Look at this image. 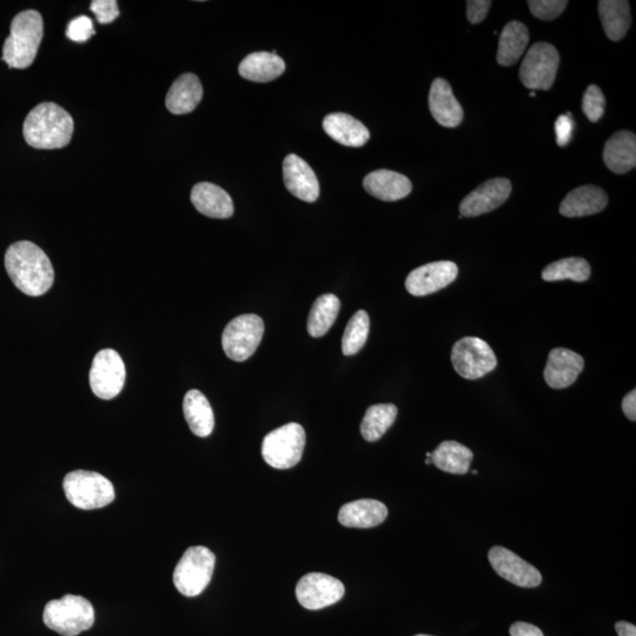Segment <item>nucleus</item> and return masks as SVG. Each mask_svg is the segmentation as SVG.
I'll return each mask as SVG.
<instances>
[{
  "instance_id": "17",
  "label": "nucleus",
  "mask_w": 636,
  "mask_h": 636,
  "mask_svg": "<svg viewBox=\"0 0 636 636\" xmlns=\"http://www.w3.org/2000/svg\"><path fill=\"white\" fill-rule=\"evenodd\" d=\"M585 368L582 356L566 348H555L549 353L545 368V381L553 389H565L578 380Z\"/></svg>"
},
{
  "instance_id": "28",
  "label": "nucleus",
  "mask_w": 636,
  "mask_h": 636,
  "mask_svg": "<svg viewBox=\"0 0 636 636\" xmlns=\"http://www.w3.org/2000/svg\"><path fill=\"white\" fill-rule=\"evenodd\" d=\"M599 16L602 28L613 42L621 41L631 28V6L626 0H601Z\"/></svg>"
},
{
  "instance_id": "31",
  "label": "nucleus",
  "mask_w": 636,
  "mask_h": 636,
  "mask_svg": "<svg viewBox=\"0 0 636 636\" xmlns=\"http://www.w3.org/2000/svg\"><path fill=\"white\" fill-rule=\"evenodd\" d=\"M341 302L333 294L322 295L317 298L311 308L308 318V333L311 337H322L334 326L339 316Z\"/></svg>"
},
{
  "instance_id": "26",
  "label": "nucleus",
  "mask_w": 636,
  "mask_h": 636,
  "mask_svg": "<svg viewBox=\"0 0 636 636\" xmlns=\"http://www.w3.org/2000/svg\"><path fill=\"white\" fill-rule=\"evenodd\" d=\"M286 63L273 52H254L245 57L238 68L241 77L255 83H269L282 76Z\"/></svg>"
},
{
  "instance_id": "19",
  "label": "nucleus",
  "mask_w": 636,
  "mask_h": 636,
  "mask_svg": "<svg viewBox=\"0 0 636 636\" xmlns=\"http://www.w3.org/2000/svg\"><path fill=\"white\" fill-rule=\"evenodd\" d=\"M363 187L369 195L384 202L400 201L413 190L408 177L390 170L370 172L363 180Z\"/></svg>"
},
{
  "instance_id": "33",
  "label": "nucleus",
  "mask_w": 636,
  "mask_h": 636,
  "mask_svg": "<svg viewBox=\"0 0 636 636\" xmlns=\"http://www.w3.org/2000/svg\"><path fill=\"white\" fill-rule=\"evenodd\" d=\"M591 276V265L580 257L563 258L543 269L542 278L546 282L571 280L586 282Z\"/></svg>"
},
{
  "instance_id": "4",
  "label": "nucleus",
  "mask_w": 636,
  "mask_h": 636,
  "mask_svg": "<svg viewBox=\"0 0 636 636\" xmlns=\"http://www.w3.org/2000/svg\"><path fill=\"white\" fill-rule=\"evenodd\" d=\"M43 619L52 631L63 636H77L94 626L95 609L83 596L68 594L48 602Z\"/></svg>"
},
{
  "instance_id": "15",
  "label": "nucleus",
  "mask_w": 636,
  "mask_h": 636,
  "mask_svg": "<svg viewBox=\"0 0 636 636\" xmlns=\"http://www.w3.org/2000/svg\"><path fill=\"white\" fill-rule=\"evenodd\" d=\"M512 192L507 178H493L470 192L460 204L462 217H477L501 207Z\"/></svg>"
},
{
  "instance_id": "45",
  "label": "nucleus",
  "mask_w": 636,
  "mask_h": 636,
  "mask_svg": "<svg viewBox=\"0 0 636 636\" xmlns=\"http://www.w3.org/2000/svg\"><path fill=\"white\" fill-rule=\"evenodd\" d=\"M426 463H427V465H430V463H432V460L427 459V460H426Z\"/></svg>"
},
{
  "instance_id": "12",
  "label": "nucleus",
  "mask_w": 636,
  "mask_h": 636,
  "mask_svg": "<svg viewBox=\"0 0 636 636\" xmlns=\"http://www.w3.org/2000/svg\"><path fill=\"white\" fill-rule=\"evenodd\" d=\"M346 593L343 583L328 574L309 573L298 581L296 598L309 611H318L339 602Z\"/></svg>"
},
{
  "instance_id": "35",
  "label": "nucleus",
  "mask_w": 636,
  "mask_h": 636,
  "mask_svg": "<svg viewBox=\"0 0 636 636\" xmlns=\"http://www.w3.org/2000/svg\"><path fill=\"white\" fill-rule=\"evenodd\" d=\"M606 98L599 86L589 85L583 95L582 110L592 123L599 122L605 115Z\"/></svg>"
},
{
  "instance_id": "18",
  "label": "nucleus",
  "mask_w": 636,
  "mask_h": 636,
  "mask_svg": "<svg viewBox=\"0 0 636 636\" xmlns=\"http://www.w3.org/2000/svg\"><path fill=\"white\" fill-rule=\"evenodd\" d=\"M429 109L442 127L456 128L463 121L462 106L446 79L436 78L433 82L429 92Z\"/></svg>"
},
{
  "instance_id": "25",
  "label": "nucleus",
  "mask_w": 636,
  "mask_h": 636,
  "mask_svg": "<svg viewBox=\"0 0 636 636\" xmlns=\"http://www.w3.org/2000/svg\"><path fill=\"white\" fill-rule=\"evenodd\" d=\"M607 168L615 174H626L636 165V137L631 131L616 132L608 139L604 149Z\"/></svg>"
},
{
  "instance_id": "40",
  "label": "nucleus",
  "mask_w": 636,
  "mask_h": 636,
  "mask_svg": "<svg viewBox=\"0 0 636 636\" xmlns=\"http://www.w3.org/2000/svg\"><path fill=\"white\" fill-rule=\"evenodd\" d=\"M490 6H492V2H489V0H468V21L472 24H480L485 21L490 10Z\"/></svg>"
},
{
  "instance_id": "23",
  "label": "nucleus",
  "mask_w": 636,
  "mask_h": 636,
  "mask_svg": "<svg viewBox=\"0 0 636 636\" xmlns=\"http://www.w3.org/2000/svg\"><path fill=\"white\" fill-rule=\"evenodd\" d=\"M203 98V86L194 74H184L172 83L165 105L174 115H187L194 111Z\"/></svg>"
},
{
  "instance_id": "27",
  "label": "nucleus",
  "mask_w": 636,
  "mask_h": 636,
  "mask_svg": "<svg viewBox=\"0 0 636 636\" xmlns=\"http://www.w3.org/2000/svg\"><path fill=\"white\" fill-rule=\"evenodd\" d=\"M183 412L191 432L198 437H208L215 427L214 410L200 390H189L183 401Z\"/></svg>"
},
{
  "instance_id": "2",
  "label": "nucleus",
  "mask_w": 636,
  "mask_h": 636,
  "mask_svg": "<svg viewBox=\"0 0 636 636\" xmlns=\"http://www.w3.org/2000/svg\"><path fill=\"white\" fill-rule=\"evenodd\" d=\"M74 119L56 103H42L30 111L23 135L30 147L41 150L63 149L74 135Z\"/></svg>"
},
{
  "instance_id": "37",
  "label": "nucleus",
  "mask_w": 636,
  "mask_h": 636,
  "mask_svg": "<svg viewBox=\"0 0 636 636\" xmlns=\"http://www.w3.org/2000/svg\"><path fill=\"white\" fill-rule=\"evenodd\" d=\"M95 33L94 23L86 16H79L72 19L68 25V29H66V37L76 43L89 41L92 36H95Z\"/></svg>"
},
{
  "instance_id": "10",
  "label": "nucleus",
  "mask_w": 636,
  "mask_h": 636,
  "mask_svg": "<svg viewBox=\"0 0 636 636\" xmlns=\"http://www.w3.org/2000/svg\"><path fill=\"white\" fill-rule=\"evenodd\" d=\"M560 65V56L555 46L536 43L527 52L520 68V79L529 90L552 88Z\"/></svg>"
},
{
  "instance_id": "34",
  "label": "nucleus",
  "mask_w": 636,
  "mask_h": 636,
  "mask_svg": "<svg viewBox=\"0 0 636 636\" xmlns=\"http://www.w3.org/2000/svg\"><path fill=\"white\" fill-rule=\"evenodd\" d=\"M370 320L367 311L360 310L351 317L342 339V351L346 356L359 353L368 340Z\"/></svg>"
},
{
  "instance_id": "22",
  "label": "nucleus",
  "mask_w": 636,
  "mask_h": 636,
  "mask_svg": "<svg viewBox=\"0 0 636 636\" xmlns=\"http://www.w3.org/2000/svg\"><path fill=\"white\" fill-rule=\"evenodd\" d=\"M323 129L334 141L349 148H361L370 138L366 125L347 114H330L323 121Z\"/></svg>"
},
{
  "instance_id": "8",
  "label": "nucleus",
  "mask_w": 636,
  "mask_h": 636,
  "mask_svg": "<svg viewBox=\"0 0 636 636\" xmlns=\"http://www.w3.org/2000/svg\"><path fill=\"white\" fill-rule=\"evenodd\" d=\"M264 322L260 316L248 314L234 318L222 335L225 355L235 362H243L255 354L263 339Z\"/></svg>"
},
{
  "instance_id": "5",
  "label": "nucleus",
  "mask_w": 636,
  "mask_h": 636,
  "mask_svg": "<svg viewBox=\"0 0 636 636\" xmlns=\"http://www.w3.org/2000/svg\"><path fill=\"white\" fill-rule=\"evenodd\" d=\"M63 487L66 499L79 509L103 508L115 500L114 485L105 476L89 470L69 473Z\"/></svg>"
},
{
  "instance_id": "32",
  "label": "nucleus",
  "mask_w": 636,
  "mask_h": 636,
  "mask_svg": "<svg viewBox=\"0 0 636 636\" xmlns=\"http://www.w3.org/2000/svg\"><path fill=\"white\" fill-rule=\"evenodd\" d=\"M397 417V408L392 403L375 404L368 408L361 423V434L368 442H376L388 432Z\"/></svg>"
},
{
  "instance_id": "29",
  "label": "nucleus",
  "mask_w": 636,
  "mask_h": 636,
  "mask_svg": "<svg viewBox=\"0 0 636 636\" xmlns=\"http://www.w3.org/2000/svg\"><path fill=\"white\" fill-rule=\"evenodd\" d=\"M473 452L466 446L456 441H445L437 447L430 460L435 467L442 472L463 475L469 472L473 462Z\"/></svg>"
},
{
  "instance_id": "38",
  "label": "nucleus",
  "mask_w": 636,
  "mask_h": 636,
  "mask_svg": "<svg viewBox=\"0 0 636 636\" xmlns=\"http://www.w3.org/2000/svg\"><path fill=\"white\" fill-rule=\"evenodd\" d=\"M90 10L101 24H110L119 16L116 0H94L91 2Z\"/></svg>"
},
{
  "instance_id": "39",
  "label": "nucleus",
  "mask_w": 636,
  "mask_h": 636,
  "mask_svg": "<svg viewBox=\"0 0 636 636\" xmlns=\"http://www.w3.org/2000/svg\"><path fill=\"white\" fill-rule=\"evenodd\" d=\"M574 131L572 114L562 115L555 122L556 143L559 147H566L571 142Z\"/></svg>"
},
{
  "instance_id": "21",
  "label": "nucleus",
  "mask_w": 636,
  "mask_h": 636,
  "mask_svg": "<svg viewBox=\"0 0 636 636\" xmlns=\"http://www.w3.org/2000/svg\"><path fill=\"white\" fill-rule=\"evenodd\" d=\"M608 197L595 185H583L569 192L560 205V214L565 217H585L599 214L607 207Z\"/></svg>"
},
{
  "instance_id": "24",
  "label": "nucleus",
  "mask_w": 636,
  "mask_h": 636,
  "mask_svg": "<svg viewBox=\"0 0 636 636\" xmlns=\"http://www.w3.org/2000/svg\"><path fill=\"white\" fill-rule=\"evenodd\" d=\"M388 518V508L377 500H357L340 509L339 521L348 528H373Z\"/></svg>"
},
{
  "instance_id": "20",
  "label": "nucleus",
  "mask_w": 636,
  "mask_h": 636,
  "mask_svg": "<svg viewBox=\"0 0 636 636\" xmlns=\"http://www.w3.org/2000/svg\"><path fill=\"white\" fill-rule=\"evenodd\" d=\"M191 202L198 212L210 218L225 220L234 215V202L227 191L216 184L202 182L191 191Z\"/></svg>"
},
{
  "instance_id": "30",
  "label": "nucleus",
  "mask_w": 636,
  "mask_h": 636,
  "mask_svg": "<svg viewBox=\"0 0 636 636\" xmlns=\"http://www.w3.org/2000/svg\"><path fill=\"white\" fill-rule=\"evenodd\" d=\"M529 43L527 26L521 22L513 21L503 28L499 41L498 63L502 66H512L519 62L526 52Z\"/></svg>"
},
{
  "instance_id": "13",
  "label": "nucleus",
  "mask_w": 636,
  "mask_h": 636,
  "mask_svg": "<svg viewBox=\"0 0 636 636\" xmlns=\"http://www.w3.org/2000/svg\"><path fill=\"white\" fill-rule=\"evenodd\" d=\"M488 559L494 571L513 585L522 588L541 585L542 576L538 569L505 547L496 546L490 549Z\"/></svg>"
},
{
  "instance_id": "36",
  "label": "nucleus",
  "mask_w": 636,
  "mask_h": 636,
  "mask_svg": "<svg viewBox=\"0 0 636 636\" xmlns=\"http://www.w3.org/2000/svg\"><path fill=\"white\" fill-rule=\"evenodd\" d=\"M565 0H529L528 6L533 16L541 21H553L567 8Z\"/></svg>"
},
{
  "instance_id": "6",
  "label": "nucleus",
  "mask_w": 636,
  "mask_h": 636,
  "mask_svg": "<svg viewBox=\"0 0 636 636\" xmlns=\"http://www.w3.org/2000/svg\"><path fill=\"white\" fill-rule=\"evenodd\" d=\"M215 563L216 556L209 548L190 547L175 568L174 583L177 591L188 598L200 595L209 586Z\"/></svg>"
},
{
  "instance_id": "9",
  "label": "nucleus",
  "mask_w": 636,
  "mask_h": 636,
  "mask_svg": "<svg viewBox=\"0 0 636 636\" xmlns=\"http://www.w3.org/2000/svg\"><path fill=\"white\" fill-rule=\"evenodd\" d=\"M452 363L456 373L467 380H479L498 366V359L486 341L463 337L454 344Z\"/></svg>"
},
{
  "instance_id": "42",
  "label": "nucleus",
  "mask_w": 636,
  "mask_h": 636,
  "mask_svg": "<svg viewBox=\"0 0 636 636\" xmlns=\"http://www.w3.org/2000/svg\"><path fill=\"white\" fill-rule=\"evenodd\" d=\"M622 410H624L625 415L628 420L635 421L636 420V390H632L631 393H628L625 396V399L622 400L621 404Z\"/></svg>"
},
{
  "instance_id": "43",
  "label": "nucleus",
  "mask_w": 636,
  "mask_h": 636,
  "mask_svg": "<svg viewBox=\"0 0 636 636\" xmlns=\"http://www.w3.org/2000/svg\"><path fill=\"white\" fill-rule=\"evenodd\" d=\"M615 629L619 636H636V627L629 622L620 621L615 625Z\"/></svg>"
},
{
  "instance_id": "41",
  "label": "nucleus",
  "mask_w": 636,
  "mask_h": 636,
  "mask_svg": "<svg viewBox=\"0 0 636 636\" xmlns=\"http://www.w3.org/2000/svg\"><path fill=\"white\" fill-rule=\"evenodd\" d=\"M510 636H545L541 629L527 622H515L509 629Z\"/></svg>"
},
{
  "instance_id": "44",
  "label": "nucleus",
  "mask_w": 636,
  "mask_h": 636,
  "mask_svg": "<svg viewBox=\"0 0 636 636\" xmlns=\"http://www.w3.org/2000/svg\"><path fill=\"white\" fill-rule=\"evenodd\" d=\"M535 91L530 92V97H535Z\"/></svg>"
},
{
  "instance_id": "47",
  "label": "nucleus",
  "mask_w": 636,
  "mask_h": 636,
  "mask_svg": "<svg viewBox=\"0 0 636 636\" xmlns=\"http://www.w3.org/2000/svg\"><path fill=\"white\" fill-rule=\"evenodd\" d=\"M473 474H474V475H477V470H473Z\"/></svg>"
},
{
  "instance_id": "1",
  "label": "nucleus",
  "mask_w": 636,
  "mask_h": 636,
  "mask_svg": "<svg viewBox=\"0 0 636 636\" xmlns=\"http://www.w3.org/2000/svg\"><path fill=\"white\" fill-rule=\"evenodd\" d=\"M5 268L12 283L28 296L48 293L55 282L50 258L38 245L29 241L10 245L5 254Z\"/></svg>"
},
{
  "instance_id": "46",
  "label": "nucleus",
  "mask_w": 636,
  "mask_h": 636,
  "mask_svg": "<svg viewBox=\"0 0 636 636\" xmlns=\"http://www.w3.org/2000/svg\"><path fill=\"white\" fill-rule=\"evenodd\" d=\"M415 636H432V635L419 634V635H415Z\"/></svg>"
},
{
  "instance_id": "16",
  "label": "nucleus",
  "mask_w": 636,
  "mask_h": 636,
  "mask_svg": "<svg viewBox=\"0 0 636 636\" xmlns=\"http://www.w3.org/2000/svg\"><path fill=\"white\" fill-rule=\"evenodd\" d=\"M283 180L290 194L314 203L320 197V183L310 165L301 157L288 155L283 161Z\"/></svg>"
},
{
  "instance_id": "3",
  "label": "nucleus",
  "mask_w": 636,
  "mask_h": 636,
  "mask_svg": "<svg viewBox=\"0 0 636 636\" xmlns=\"http://www.w3.org/2000/svg\"><path fill=\"white\" fill-rule=\"evenodd\" d=\"M44 36L41 13L28 10L13 18L3 46V61L11 69H28L35 62Z\"/></svg>"
},
{
  "instance_id": "7",
  "label": "nucleus",
  "mask_w": 636,
  "mask_h": 636,
  "mask_svg": "<svg viewBox=\"0 0 636 636\" xmlns=\"http://www.w3.org/2000/svg\"><path fill=\"white\" fill-rule=\"evenodd\" d=\"M306 447V432L301 424L288 423L264 437L262 456L269 466L289 469L301 461Z\"/></svg>"
},
{
  "instance_id": "11",
  "label": "nucleus",
  "mask_w": 636,
  "mask_h": 636,
  "mask_svg": "<svg viewBox=\"0 0 636 636\" xmlns=\"http://www.w3.org/2000/svg\"><path fill=\"white\" fill-rule=\"evenodd\" d=\"M125 364L114 349H103L97 353L90 370L92 392L102 400L115 399L125 384Z\"/></svg>"
},
{
  "instance_id": "14",
  "label": "nucleus",
  "mask_w": 636,
  "mask_h": 636,
  "mask_svg": "<svg viewBox=\"0 0 636 636\" xmlns=\"http://www.w3.org/2000/svg\"><path fill=\"white\" fill-rule=\"evenodd\" d=\"M457 275H459V268L454 262L429 263L408 275L406 289L413 296H427L448 287L456 280Z\"/></svg>"
}]
</instances>
